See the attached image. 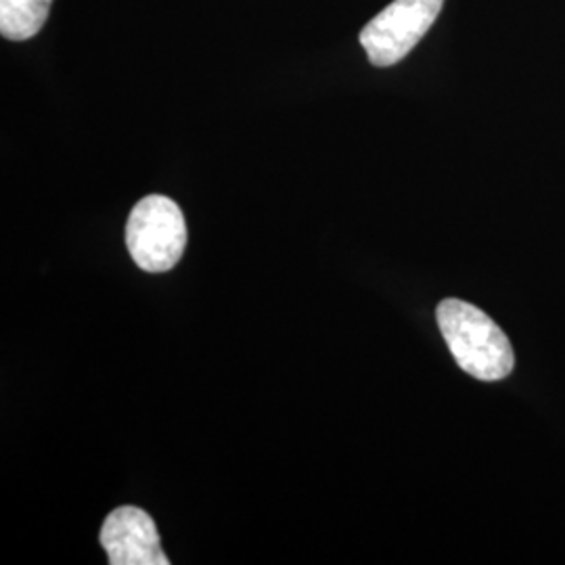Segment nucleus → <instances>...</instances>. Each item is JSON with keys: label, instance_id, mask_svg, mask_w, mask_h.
Wrapping results in <instances>:
<instances>
[{"label": "nucleus", "instance_id": "nucleus-2", "mask_svg": "<svg viewBox=\"0 0 565 565\" xmlns=\"http://www.w3.org/2000/svg\"><path fill=\"white\" fill-rule=\"evenodd\" d=\"M126 245L145 273H166L181 263L186 247V224L177 202L149 195L137 203L126 224Z\"/></svg>", "mask_w": 565, "mask_h": 565}, {"label": "nucleus", "instance_id": "nucleus-3", "mask_svg": "<svg viewBox=\"0 0 565 565\" xmlns=\"http://www.w3.org/2000/svg\"><path fill=\"white\" fill-rule=\"evenodd\" d=\"M445 0H394L361 30L359 41L375 67L396 65L419 44Z\"/></svg>", "mask_w": 565, "mask_h": 565}, {"label": "nucleus", "instance_id": "nucleus-1", "mask_svg": "<svg viewBox=\"0 0 565 565\" xmlns=\"http://www.w3.org/2000/svg\"><path fill=\"white\" fill-rule=\"evenodd\" d=\"M438 324L457 364L476 380L499 382L515 366L505 331L478 306L445 300L438 306Z\"/></svg>", "mask_w": 565, "mask_h": 565}, {"label": "nucleus", "instance_id": "nucleus-4", "mask_svg": "<svg viewBox=\"0 0 565 565\" xmlns=\"http://www.w3.org/2000/svg\"><path fill=\"white\" fill-rule=\"evenodd\" d=\"M102 546L111 565H168L158 527L139 507H118L102 527Z\"/></svg>", "mask_w": 565, "mask_h": 565}, {"label": "nucleus", "instance_id": "nucleus-5", "mask_svg": "<svg viewBox=\"0 0 565 565\" xmlns=\"http://www.w3.org/2000/svg\"><path fill=\"white\" fill-rule=\"evenodd\" d=\"M53 0H0V34L7 41H30L46 23Z\"/></svg>", "mask_w": 565, "mask_h": 565}]
</instances>
